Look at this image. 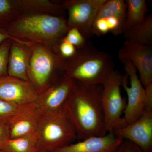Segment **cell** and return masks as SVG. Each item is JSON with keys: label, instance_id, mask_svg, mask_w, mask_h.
I'll return each mask as SVG.
<instances>
[{"label": "cell", "instance_id": "6da1fadb", "mask_svg": "<svg viewBox=\"0 0 152 152\" xmlns=\"http://www.w3.org/2000/svg\"><path fill=\"white\" fill-rule=\"evenodd\" d=\"M102 91L101 85L89 86L76 81L67 107L80 140L107 134L102 105Z\"/></svg>", "mask_w": 152, "mask_h": 152}, {"label": "cell", "instance_id": "7a4b0ae2", "mask_svg": "<svg viewBox=\"0 0 152 152\" xmlns=\"http://www.w3.org/2000/svg\"><path fill=\"white\" fill-rule=\"evenodd\" d=\"M5 29L16 39L41 44L59 53L60 44L69 28L63 16L28 13L19 15Z\"/></svg>", "mask_w": 152, "mask_h": 152}, {"label": "cell", "instance_id": "3957f363", "mask_svg": "<svg viewBox=\"0 0 152 152\" xmlns=\"http://www.w3.org/2000/svg\"><path fill=\"white\" fill-rule=\"evenodd\" d=\"M111 56L98 50L87 42L75 54L66 59L65 74L69 77L89 86L102 85L114 70Z\"/></svg>", "mask_w": 152, "mask_h": 152}, {"label": "cell", "instance_id": "277c9868", "mask_svg": "<svg viewBox=\"0 0 152 152\" xmlns=\"http://www.w3.org/2000/svg\"><path fill=\"white\" fill-rule=\"evenodd\" d=\"M25 45L28 79L39 94L66 75V59L41 44L29 42Z\"/></svg>", "mask_w": 152, "mask_h": 152}, {"label": "cell", "instance_id": "5b68a950", "mask_svg": "<svg viewBox=\"0 0 152 152\" xmlns=\"http://www.w3.org/2000/svg\"><path fill=\"white\" fill-rule=\"evenodd\" d=\"M40 152H50L77 139V129L67 106L43 113L37 132Z\"/></svg>", "mask_w": 152, "mask_h": 152}, {"label": "cell", "instance_id": "8992f818", "mask_svg": "<svg viewBox=\"0 0 152 152\" xmlns=\"http://www.w3.org/2000/svg\"><path fill=\"white\" fill-rule=\"evenodd\" d=\"M123 76L118 71L114 70L101 85L102 105L107 133L126 126L122 116L127 102L121 93Z\"/></svg>", "mask_w": 152, "mask_h": 152}, {"label": "cell", "instance_id": "52a82bcc", "mask_svg": "<svg viewBox=\"0 0 152 152\" xmlns=\"http://www.w3.org/2000/svg\"><path fill=\"white\" fill-rule=\"evenodd\" d=\"M122 63L126 74L123 76L121 87L127 95L126 106L123 117L127 126L137 119L142 113L145 105V90L134 65L129 61Z\"/></svg>", "mask_w": 152, "mask_h": 152}, {"label": "cell", "instance_id": "ba28073f", "mask_svg": "<svg viewBox=\"0 0 152 152\" xmlns=\"http://www.w3.org/2000/svg\"><path fill=\"white\" fill-rule=\"evenodd\" d=\"M107 0H66L61 3L68 13L69 29L76 28L86 39L94 35L93 26L99 10Z\"/></svg>", "mask_w": 152, "mask_h": 152}, {"label": "cell", "instance_id": "9c48e42d", "mask_svg": "<svg viewBox=\"0 0 152 152\" xmlns=\"http://www.w3.org/2000/svg\"><path fill=\"white\" fill-rule=\"evenodd\" d=\"M122 62L129 61L138 72L144 88L152 84V46L125 41L118 53Z\"/></svg>", "mask_w": 152, "mask_h": 152}, {"label": "cell", "instance_id": "30bf717a", "mask_svg": "<svg viewBox=\"0 0 152 152\" xmlns=\"http://www.w3.org/2000/svg\"><path fill=\"white\" fill-rule=\"evenodd\" d=\"M118 137L132 142L145 152H152V108L145 107L138 118L113 131Z\"/></svg>", "mask_w": 152, "mask_h": 152}, {"label": "cell", "instance_id": "8fae6325", "mask_svg": "<svg viewBox=\"0 0 152 152\" xmlns=\"http://www.w3.org/2000/svg\"><path fill=\"white\" fill-rule=\"evenodd\" d=\"M76 86V81L65 75L39 94L34 102L42 113L64 108Z\"/></svg>", "mask_w": 152, "mask_h": 152}, {"label": "cell", "instance_id": "7c38bea8", "mask_svg": "<svg viewBox=\"0 0 152 152\" xmlns=\"http://www.w3.org/2000/svg\"><path fill=\"white\" fill-rule=\"evenodd\" d=\"M42 113L35 102L19 106L7 125L9 138L36 134Z\"/></svg>", "mask_w": 152, "mask_h": 152}, {"label": "cell", "instance_id": "4fadbf2b", "mask_svg": "<svg viewBox=\"0 0 152 152\" xmlns=\"http://www.w3.org/2000/svg\"><path fill=\"white\" fill-rule=\"evenodd\" d=\"M38 95L29 82L7 75L0 77V99L21 106L34 102Z\"/></svg>", "mask_w": 152, "mask_h": 152}, {"label": "cell", "instance_id": "5bb4252c", "mask_svg": "<svg viewBox=\"0 0 152 152\" xmlns=\"http://www.w3.org/2000/svg\"><path fill=\"white\" fill-rule=\"evenodd\" d=\"M123 141L111 132L104 136L90 137L50 152H115Z\"/></svg>", "mask_w": 152, "mask_h": 152}, {"label": "cell", "instance_id": "9a60e30c", "mask_svg": "<svg viewBox=\"0 0 152 152\" xmlns=\"http://www.w3.org/2000/svg\"><path fill=\"white\" fill-rule=\"evenodd\" d=\"M27 65V52L26 45L12 40L9 52L8 75L29 82Z\"/></svg>", "mask_w": 152, "mask_h": 152}, {"label": "cell", "instance_id": "2e32d148", "mask_svg": "<svg viewBox=\"0 0 152 152\" xmlns=\"http://www.w3.org/2000/svg\"><path fill=\"white\" fill-rule=\"evenodd\" d=\"M20 15L43 13L63 16L64 10L61 4L49 0H15Z\"/></svg>", "mask_w": 152, "mask_h": 152}, {"label": "cell", "instance_id": "e0dca14e", "mask_svg": "<svg viewBox=\"0 0 152 152\" xmlns=\"http://www.w3.org/2000/svg\"><path fill=\"white\" fill-rule=\"evenodd\" d=\"M126 13L123 33L141 23L146 17L148 11L145 0H127Z\"/></svg>", "mask_w": 152, "mask_h": 152}, {"label": "cell", "instance_id": "ac0fdd59", "mask_svg": "<svg viewBox=\"0 0 152 152\" xmlns=\"http://www.w3.org/2000/svg\"><path fill=\"white\" fill-rule=\"evenodd\" d=\"M123 34L126 41L146 45H152V15H147L141 23Z\"/></svg>", "mask_w": 152, "mask_h": 152}, {"label": "cell", "instance_id": "d6986e66", "mask_svg": "<svg viewBox=\"0 0 152 152\" xmlns=\"http://www.w3.org/2000/svg\"><path fill=\"white\" fill-rule=\"evenodd\" d=\"M4 152H39L37 134L15 138H9L3 144Z\"/></svg>", "mask_w": 152, "mask_h": 152}, {"label": "cell", "instance_id": "ffe728a7", "mask_svg": "<svg viewBox=\"0 0 152 152\" xmlns=\"http://www.w3.org/2000/svg\"><path fill=\"white\" fill-rule=\"evenodd\" d=\"M126 8V1L123 0H107L99 10L96 19L115 17L120 19L124 25Z\"/></svg>", "mask_w": 152, "mask_h": 152}, {"label": "cell", "instance_id": "44dd1931", "mask_svg": "<svg viewBox=\"0 0 152 152\" xmlns=\"http://www.w3.org/2000/svg\"><path fill=\"white\" fill-rule=\"evenodd\" d=\"M20 15L15 1L0 0V27L5 28Z\"/></svg>", "mask_w": 152, "mask_h": 152}, {"label": "cell", "instance_id": "7402d4cb", "mask_svg": "<svg viewBox=\"0 0 152 152\" xmlns=\"http://www.w3.org/2000/svg\"><path fill=\"white\" fill-rule=\"evenodd\" d=\"M63 40L72 44L77 49L81 48L87 43L86 39L76 28H70Z\"/></svg>", "mask_w": 152, "mask_h": 152}, {"label": "cell", "instance_id": "603a6c76", "mask_svg": "<svg viewBox=\"0 0 152 152\" xmlns=\"http://www.w3.org/2000/svg\"><path fill=\"white\" fill-rule=\"evenodd\" d=\"M12 41L6 40L0 45V77L8 75L9 52Z\"/></svg>", "mask_w": 152, "mask_h": 152}, {"label": "cell", "instance_id": "cb8c5ba5", "mask_svg": "<svg viewBox=\"0 0 152 152\" xmlns=\"http://www.w3.org/2000/svg\"><path fill=\"white\" fill-rule=\"evenodd\" d=\"M19 106L0 99V124L7 125Z\"/></svg>", "mask_w": 152, "mask_h": 152}, {"label": "cell", "instance_id": "d4e9b609", "mask_svg": "<svg viewBox=\"0 0 152 152\" xmlns=\"http://www.w3.org/2000/svg\"><path fill=\"white\" fill-rule=\"evenodd\" d=\"M105 18L107 20L110 32L116 35L123 34L124 23L120 19L115 17H110Z\"/></svg>", "mask_w": 152, "mask_h": 152}, {"label": "cell", "instance_id": "484cf974", "mask_svg": "<svg viewBox=\"0 0 152 152\" xmlns=\"http://www.w3.org/2000/svg\"><path fill=\"white\" fill-rule=\"evenodd\" d=\"M77 49L73 45L69 42L61 41L58 48L59 53L64 58H70L75 54Z\"/></svg>", "mask_w": 152, "mask_h": 152}, {"label": "cell", "instance_id": "4316f807", "mask_svg": "<svg viewBox=\"0 0 152 152\" xmlns=\"http://www.w3.org/2000/svg\"><path fill=\"white\" fill-rule=\"evenodd\" d=\"M110 32L107 20L105 18L96 19L93 26V34L100 36Z\"/></svg>", "mask_w": 152, "mask_h": 152}, {"label": "cell", "instance_id": "83f0119b", "mask_svg": "<svg viewBox=\"0 0 152 152\" xmlns=\"http://www.w3.org/2000/svg\"><path fill=\"white\" fill-rule=\"evenodd\" d=\"M115 152H145L132 142L124 140Z\"/></svg>", "mask_w": 152, "mask_h": 152}, {"label": "cell", "instance_id": "f1b7e54d", "mask_svg": "<svg viewBox=\"0 0 152 152\" xmlns=\"http://www.w3.org/2000/svg\"><path fill=\"white\" fill-rule=\"evenodd\" d=\"M7 39H11L23 45H27L28 43V42L20 40L18 39L13 37L10 35L9 34L5 29L0 27V45L4 41Z\"/></svg>", "mask_w": 152, "mask_h": 152}, {"label": "cell", "instance_id": "f546056e", "mask_svg": "<svg viewBox=\"0 0 152 152\" xmlns=\"http://www.w3.org/2000/svg\"><path fill=\"white\" fill-rule=\"evenodd\" d=\"M9 139V132L7 125L0 124V150L3 144Z\"/></svg>", "mask_w": 152, "mask_h": 152}, {"label": "cell", "instance_id": "4dcf8cb0", "mask_svg": "<svg viewBox=\"0 0 152 152\" xmlns=\"http://www.w3.org/2000/svg\"><path fill=\"white\" fill-rule=\"evenodd\" d=\"M0 152H3V151H1V150H0Z\"/></svg>", "mask_w": 152, "mask_h": 152}, {"label": "cell", "instance_id": "1f68e13d", "mask_svg": "<svg viewBox=\"0 0 152 152\" xmlns=\"http://www.w3.org/2000/svg\"></svg>", "mask_w": 152, "mask_h": 152}]
</instances>
